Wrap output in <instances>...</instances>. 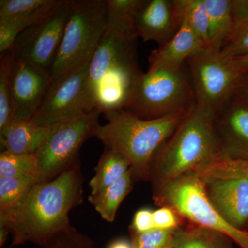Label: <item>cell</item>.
<instances>
[{
  "label": "cell",
  "instance_id": "1",
  "mask_svg": "<svg viewBox=\"0 0 248 248\" xmlns=\"http://www.w3.org/2000/svg\"><path fill=\"white\" fill-rule=\"evenodd\" d=\"M83 182L79 161L51 180L37 183L14 208L0 215V225L12 235L11 247L28 242L42 247L72 226L69 213L82 203Z\"/></svg>",
  "mask_w": 248,
  "mask_h": 248
},
{
  "label": "cell",
  "instance_id": "2",
  "mask_svg": "<svg viewBox=\"0 0 248 248\" xmlns=\"http://www.w3.org/2000/svg\"><path fill=\"white\" fill-rule=\"evenodd\" d=\"M136 42L104 33L89 63L90 112L106 115L126 108L143 73L138 66Z\"/></svg>",
  "mask_w": 248,
  "mask_h": 248
},
{
  "label": "cell",
  "instance_id": "3",
  "mask_svg": "<svg viewBox=\"0 0 248 248\" xmlns=\"http://www.w3.org/2000/svg\"><path fill=\"white\" fill-rule=\"evenodd\" d=\"M223 156L213 117L203 113L195 104L153 156L149 181L154 184L198 172Z\"/></svg>",
  "mask_w": 248,
  "mask_h": 248
},
{
  "label": "cell",
  "instance_id": "4",
  "mask_svg": "<svg viewBox=\"0 0 248 248\" xmlns=\"http://www.w3.org/2000/svg\"><path fill=\"white\" fill-rule=\"evenodd\" d=\"M188 112L143 120L125 110L115 111L106 114L108 123L99 127L94 137L105 148L120 152L128 159L134 181H149L153 156Z\"/></svg>",
  "mask_w": 248,
  "mask_h": 248
},
{
  "label": "cell",
  "instance_id": "5",
  "mask_svg": "<svg viewBox=\"0 0 248 248\" xmlns=\"http://www.w3.org/2000/svg\"><path fill=\"white\" fill-rule=\"evenodd\" d=\"M68 1L69 14L50 72L52 84L89 64L105 33L107 0Z\"/></svg>",
  "mask_w": 248,
  "mask_h": 248
},
{
  "label": "cell",
  "instance_id": "6",
  "mask_svg": "<svg viewBox=\"0 0 248 248\" xmlns=\"http://www.w3.org/2000/svg\"><path fill=\"white\" fill-rule=\"evenodd\" d=\"M153 198L160 207L172 209L192 224L227 235L242 248H248V232L227 223L209 199L206 184L196 172L153 184Z\"/></svg>",
  "mask_w": 248,
  "mask_h": 248
},
{
  "label": "cell",
  "instance_id": "7",
  "mask_svg": "<svg viewBox=\"0 0 248 248\" xmlns=\"http://www.w3.org/2000/svg\"><path fill=\"white\" fill-rule=\"evenodd\" d=\"M187 68L185 65L177 70L142 73L125 110L143 120L188 112L195 105V97Z\"/></svg>",
  "mask_w": 248,
  "mask_h": 248
},
{
  "label": "cell",
  "instance_id": "8",
  "mask_svg": "<svg viewBox=\"0 0 248 248\" xmlns=\"http://www.w3.org/2000/svg\"><path fill=\"white\" fill-rule=\"evenodd\" d=\"M100 112L89 113L54 125L35 153L40 182L51 180L79 161V150L95 135Z\"/></svg>",
  "mask_w": 248,
  "mask_h": 248
},
{
  "label": "cell",
  "instance_id": "9",
  "mask_svg": "<svg viewBox=\"0 0 248 248\" xmlns=\"http://www.w3.org/2000/svg\"><path fill=\"white\" fill-rule=\"evenodd\" d=\"M195 105L202 112L215 117L236 93L241 73L219 51L205 49L189 59Z\"/></svg>",
  "mask_w": 248,
  "mask_h": 248
},
{
  "label": "cell",
  "instance_id": "10",
  "mask_svg": "<svg viewBox=\"0 0 248 248\" xmlns=\"http://www.w3.org/2000/svg\"><path fill=\"white\" fill-rule=\"evenodd\" d=\"M69 14V1L41 22L21 32L9 49L17 60L30 62L49 73L58 55Z\"/></svg>",
  "mask_w": 248,
  "mask_h": 248
},
{
  "label": "cell",
  "instance_id": "11",
  "mask_svg": "<svg viewBox=\"0 0 248 248\" xmlns=\"http://www.w3.org/2000/svg\"><path fill=\"white\" fill-rule=\"evenodd\" d=\"M89 64L51 84L45 100L31 122L51 128L91 112L87 96Z\"/></svg>",
  "mask_w": 248,
  "mask_h": 248
},
{
  "label": "cell",
  "instance_id": "12",
  "mask_svg": "<svg viewBox=\"0 0 248 248\" xmlns=\"http://www.w3.org/2000/svg\"><path fill=\"white\" fill-rule=\"evenodd\" d=\"M51 84L48 71L30 62L15 58L11 72V107L14 118L32 120Z\"/></svg>",
  "mask_w": 248,
  "mask_h": 248
},
{
  "label": "cell",
  "instance_id": "13",
  "mask_svg": "<svg viewBox=\"0 0 248 248\" xmlns=\"http://www.w3.org/2000/svg\"><path fill=\"white\" fill-rule=\"evenodd\" d=\"M223 156L248 160V104L234 94L214 117Z\"/></svg>",
  "mask_w": 248,
  "mask_h": 248
},
{
  "label": "cell",
  "instance_id": "14",
  "mask_svg": "<svg viewBox=\"0 0 248 248\" xmlns=\"http://www.w3.org/2000/svg\"><path fill=\"white\" fill-rule=\"evenodd\" d=\"M182 16L176 0H144L137 15V33L144 42L166 45L180 29Z\"/></svg>",
  "mask_w": 248,
  "mask_h": 248
},
{
  "label": "cell",
  "instance_id": "15",
  "mask_svg": "<svg viewBox=\"0 0 248 248\" xmlns=\"http://www.w3.org/2000/svg\"><path fill=\"white\" fill-rule=\"evenodd\" d=\"M209 199L230 226L241 229L248 222V180H214L205 183Z\"/></svg>",
  "mask_w": 248,
  "mask_h": 248
},
{
  "label": "cell",
  "instance_id": "16",
  "mask_svg": "<svg viewBox=\"0 0 248 248\" xmlns=\"http://www.w3.org/2000/svg\"><path fill=\"white\" fill-rule=\"evenodd\" d=\"M207 49L203 42L182 17V25L166 45L152 51L149 69L177 70L192 57Z\"/></svg>",
  "mask_w": 248,
  "mask_h": 248
},
{
  "label": "cell",
  "instance_id": "17",
  "mask_svg": "<svg viewBox=\"0 0 248 248\" xmlns=\"http://www.w3.org/2000/svg\"><path fill=\"white\" fill-rule=\"evenodd\" d=\"M49 128L37 126L31 121L14 118L0 128L4 151L18 155H35L45 140Z\"/></svg>",
  "mask_w": 248,
  "mask_h": 248
},
{
  "label": "cell",
  "instance_id": "18",
  "mask_svg": "<svg viewBox=\"0 0 248 248\" xmlns=\"http://www.w3.org/2000/svg\"><path fill=\"white\" fill-rule=\"evenodd\" d=\"M209 19L208 50L220 51L239 23L235 0H205Z\"/></svg>",
  "mask_w": 248,
  "mask_h": 248
},
{
  "label": "cell",
  "instance_id": "19",
  "mask_svg": "<svg viewBox=\"0 0 248 248\" xmlns=\"http://www.w3.org/2000/svg\"><path fill=\"white\" fill-rule=\"evenodd\" d=\"M144 0H107L105 33L137 40V15Z\"/></svg>",
  "mask_w": 248,
  "mask_h": 248
},
{
  "label": "cell",
  "instance_id": "20",
  "mask_svg": "<svg viewBox=\"0 0 248 248\" xmlns=\"http://www.w3.org/2000/svg\"><path fill=\"white\" fill-rule=\"evenodd\" d=\"M231 239L221 232L192 224L173 232L174 248H232Z\"/></svg>",
  "mask_w": 248,
  "mask_h": 248
},
{
  "label": "cell",
  "instance_id": "21",
  "mask_svg": "<svg viewBox=\"0 0 248 248\" xmlns=\"http://www.w3.org/2000/svg\"><path fill=\"white\" fill-rule=\"evenodd\" d=\"M134 182L131 170L124 175L108 186L105 189L90 195L89 201L100 215L103 219L107 222L115 221L116 214L125 197L133 187Z\"/></svg>",
  "mask_w": 248,
  "mask_h": 248
},
{
  "label": "cell",
  "instance_id": "22",
  "mask_svg": "<svg viewBox=\"0 0 248 248\" xmlns=\"http://www.w3.org/2000/svg\"><path fill=\"white\" fill-rule=\"evenodd\" d=\"M130 169L128 159L115 150L105 148L89 182L91 195L100 192L120 179Z\"/></svg>",
  "mask_w": 248,
  "mask_h": 248
},
{
  "label": "cell",
  "instance_id": "23",
  "mask_svg": "<svg viewBox=\"0 0 248 248\" xmlns=\"http://www.w3.org/2000/svg\"><path fill=\"white\" fill-rule=\"evenodd\" d=\"M61 2L62 0H58L53 6L25 17L0 21V53L9 50L21 32L48 17Z\"/></svg>",
  "mask_w": 248,
  "mask_h": 248
},
{
  "label": "cell",
  "instance_id": "24",
  "mask_svg": "<svg viewBox=\"0 0 248 248\" xmlns=\"http://www.w3.org/2000/svg\"><path fill=\"white\" fill-rule=\"evenodd\" d=\"M196 172L205 183L214 180H248V160L223 156Z\"/></svg>",
  "mask_w": 248,
  "mask_h": 248
},
{
  "label": "cell",
  "instance_id": "25",
  "mask_svg": "<svg viewBox=\"0 0 248 248\" xmlns=\"http://www.w3.org/2000/svg\"><path fill=\"white\" fill-rule=\"evenodd\" d=\"M181 15L208 47L209 19L205 0H176Z\"/></svg>",
  "mask_w": 248,
  "mask_h": 248
},
{
  "label": "cell",
  "instance_id": "26",
  "mask_svg": "<svg viewBox=\"0 0 248 248\" xmlns=\"http://www.w3.org/2000/svg\"><path fill=\"white\" fill-rule=\"evenodd\" d=\"M40 182L37 177H0V215L14 208L31 187Z\"/></svg>",
  "mask_w": 248,
  "mask_h": 248
},
{
  "label": "cell",
  "instance_id": "27",
  "mask_svg": "<svg viewBox=\"0 0 248 248\" xmlns=\"http://www.w3.org/2000/svg\"><path fill=\"white\" fill-rule=\"evenodd\" d=\"M39 178V168L35 155H18L8 151L0 153V177ZM40 180V179H39Z\"/></svg>",
  "mask_w": 248,
  "mask_h": 248
},
{
  "label": "cell",
  "instance_id": "28",
  "mask_svg": "<svg viewBox=\"0 0 248 248\" xmlns=\"http://www.w3.org/2000/svg\"><path fill=\"white\" fill-rule=\"evenodd\" d=\"M0 56V128L14 120L11 99V72L15 60L11 50Z\"/></svg>",
  "mask_w": 248,
  "mask_h": 248
},
{
  "label": "cell",
  "instance_id": "29",
  "mask_svg": "<svg viewBox=\"0 0 248 248\" xmlns=\"http://www.w3.org/2000/svg\"><path fill=\"white\" fill-rule=\"evenodd\" d=\"M58 0H1L0 21L25 17L53 6Z\"/></svg>",
  "mask_w": 248,
  "mask_h": 248
},
{
  "label": "cell",
  "instance_id": "30",
  "mask_svg": "<svg viewBox=\"0 0 248 248\" xmlns=\"http://www.w3.org/2000/svg\"><path fill=\"white\" fill-rule=\"evenodd\" d=\"M219 52L227 59L248 55V16L238 23Z\"/></svg>",
  "mask_w": 248,
  "mask_h": 248
},
{
  "label": "cell",
  "instance_id": "31",
  "mask_svg": "<svg viewBox=\"0 0 248 248\" xmlns=\"http://www.w3.org/2000/svg\"><path fill=\"white\" fill-rule=\"evenodd\" d=\"M42 248H94V242L88 235L71 226L54 234Z\"/></svg>",
  "mask_w": 248,
  "mask_h": 248
},
{
  "label": "cell",
  "instance_id": "32",
  "mask_svg": "<svg viewBox=\"0 0 248 248\" xmlns=\"http://www.w3.org/2000/svg\"><path fill=\"white\" fill-rule=\"evenodd\" d=\"M174 230L153 228L142 233L130 230L132 248H166L172 239Z\"/></svg>",
  "mask_w": 248,
  "mask_h": 248
},
{
  "label": "cell",
  "instance_id": "33",
  "mask_svg": "<svg viewBox=\"0 0 248 248\" xmlns=\"http://www.w3.org/2000/svg\"><path fill=\"white\" fill-rule=\"evenodd\" d=\"M179 217L172 209L168 207H161V208L153 211L155 228L164 230L176 229L180 226Z\"/></svg>",
  "mask_w": 248,
  "mask_h": 248
},
{
  "label": "cell",
  "instance_id": "34",
  "mask_svg": "<svg viewBox=\"0 0 248 248\" xmlns=\"http://www.w3.org/2000/svg\"><path fill=\"white\" fill-rule=\"evenodd\" d=\"M155 228L153 211L149 209H141L134 216L130 230L135 232L142 233Z\"/></svg>",
  "mask_w": 248,
  "mask_h": 248
},
{
  "label": "cell",
  "instance_id": "35",
  "mask_svg": "<svg viewBox=\"0 0 248 248\" xmlns=\"http://www.w3.org/2000/svg\"><path fill=\"white\" fill-rule=\"evenodd\" d=\"M235 94L248 104V72L241 73Z\"/></svg>",
  "mask_w": 248,
  "mask_h": 248
},
{
  "label": "cell",
  "instance_id": "36",
  "mask_svg": "<svg viewBox=\"0 0 248 248\" xmlns=\"http://www.w3.org/2000/svg\"><path fill=\"white\" fill-rule=\"evenodd\" d=\"M232 66L239 71L244 73L248 72V55L239 58L229 59Z\"/></svg>",
  "mask_w": 248,
  "mask_h": 248
},
{
  "label": "cell",
  "instance_id": "37",
  "mask_svg": "<svg viewBox=\"0 0 248 248\" xmlns=\"http://www.w3.org/2000/svg\"><path fill=\"white\" fill-rule=\"evenodd\" d=\"M107 248H132V246L126 240L117 239L111 242Z\"/></svg>",
  "mask_w": 248,
  "mask_h": 248
},
{
  "label": "cell",
  "instance_id": "38",
  "mask_svg": "<svg viewBox=\"0 0 248 248\" xmlns=\"http://www.w3.org/2000/svg\"><path fill=\"white\" fill-rule=\"evenodd\" d=\"M10 232L7 228L3 225H0V246H4Z\"/></svg>",
  "mask_w": 248,
  "mask_h": 248
},
{
  "label": "cell",
  "instance_id": "39",
  "mask_svg": "<svg viewBox=\"0 0 248 248\" xmlns=\"http://www.w3.org/2000/svg\"><path fill=\"white\" fill-rule=\"evenodd\" d=\"M166 248H174V247H173V244H172V240H171V241H170V244L169 245H168L167 246H166Z\"/></svg>",
  "mask_w": 248,
  "mask_h": 248
}]
</instances>
